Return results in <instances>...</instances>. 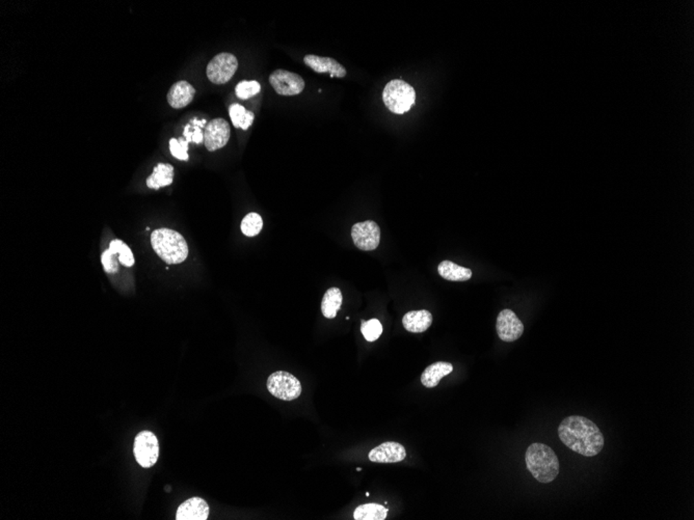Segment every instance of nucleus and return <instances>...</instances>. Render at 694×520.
<instances>
[{"instance_id":"obj_1","label":"nucleus","mask_w":694,"mask_h":520,"mask_svg":"<svg viewBox=\"0 0 694 520\" xmlns=\"http://www.w3.org/2000/svg\"><path fill=\"white\" fill-rule=\"evenodd\" d=\"M558 436L565 446L585 457L597 456L605 444L600 428L580 415L563 419L558 427Z\"/></svg>"},{"instance_id":"obj_2","label":"nucleus","mask_w":694,"mask_h":520,"mask_svg":"<svg viewBox=\"0 0 694 520\" xmlns=\"http://www.w3.org/2000/svg\"><path fill=\"white\" fill-rule=\"evenodd\" d=\"M525 461L527 470L538 482L548 484L558 476L560 468L558 457L547 444L540 442L530 444L526 451Z\"/></svg>"},{"instance_id":"obj_3","label":"nucleus","mask_w":694,"mask_h":520,"mask_svg":"<svg viewBox=\"0 0 694 520\" xmlns=\"http://www.w3.org/2000/svg\"><path fill=\"white\" fill-rule=\"evenodd\" d=\"M151 246L157 256L167 264H180L189 256L185 237L171 228L155 230L151 235Z\"/></svg>"},{"instance_id":"obj_4","label":"nucleus","mask_w":694,"mask_h":520,"mask_svg":"<svg viewBox=\"0 0 694 520\" xmlns=\"http://www.w3.org/2000/svg\"><path fill=\"white\" fill-rule=\"evenodd\" d=\"M383 100L386 107L396 114H403L410 111L415 105L416 91L413 87L401 80L394 79L390 81L383 91Z\"/></svg>"},{"instance_id":"obj_5","label":"nucleus","mask_w":694,"mask_h":520,"mask_svg":"<svg viewBox=\"0 0 694 520\" xmlns=\"http://www.w3.org/2000/svg\"><path fill=\"white\" fill-rule=\"evenodd\" d=\"M267 389L273 397L283 401H293L302 393V384L297 377L285 371L273 373L267 379Z\"/></svg>"},{"instance_id":"obj_6","label":"nucleus","mask_w":694,"mask_h":520,"mask_svg":"<svg viewBox=\"0 0 694 520\" xmlns=\"http://www.w3.org/2000/svg\"><path fill=\"white\" fill-rule=\"evenodd\" d=\"M238 69V61L232 53L222 52L210 61L206 73L214 85H224L234 76Z\"/></svg>"},{"instance_id":"obj_7","label":"nucleus","mask_w":694,"mask_h":520,"mask_svg":"<svg viewBox=\"0 0 694 520\" xmlns=\"http://www.w3.org/2000/svg\"><path fill=\"white\" fill-rule=\"evenodd\" d=\"M134 456L140 466L152 468L159 456V444L156 435L150 431H143L134 440Z\"/></svg>"},{"instance_id":"obj_8","label":"nucleus","mask_w":694,"mask_h":520,"mask_svg":"<svg viewBox=\"0 0 694 520\" xmlns=\"http://www.w3.org/2000/svg\"><path fill=\"white\" fill-rule=\"evenodd\" d=\"M352 238L355 246L361 250L370 252L377 250L381 241V228L372 220L358 222L352 228Z\"/></svg>"},{"instance_id":"obj_9","label":"nucleus","mask_w":694,"mask_h":520,"mask_svg":"<svg viewBox=\"0 0 694 520\" xmlns=\"http://www.w3.org/2000/svg\"><path fill=\"white\" fill-rule=\"evenodd\" d=\"M269 83L281 96H295L305 89V81L299 75L289 71L275 70L269 76Z\"/></svg>"},{"instance_id":"obj_10","label":"nucleus","mask_w":694,"mask_h":520,"mask_svg":"<svg viewBox=\"0 0 694 520\" xmlns=\"http://www.w3.org/2000/svg\"><path fill=\"white\" fill-rule=\"evenodd\" d=\"M231 136V128L226 120H211L206 125L204 133V144L209 152L220 150L228 144Z\"/></svg>"},{"instance_id":"obj_11","label":"nucleus","mask_w":694,"mask_h":520,"mask_svg":"<svg viewBox=\"0 0 694 520\" xmlns=\"http://www.w3.org/2000/svg\"><path fill=\"white\" fill-rule=\"evenodd\" d=\"M496 329L503 342L512 343L522 336L524 325L512 310H503L498 315Z\"/></svg>"},{"instance_id":"obj_12","label":"nucleus","mask_w":694,"mask_h":520,"mask_svg":"<svg viewBox=\"0 0 694 520\" xmlns=\"http://www.w3.org/2000/svg\"><path fill=\"white\" fill-rule=\"evenodd\" d=\"M407 457V451L398 442H387L369 452L368 458L377 464H397Z\"/></svg>"},{"instance_id":"obj_13","label":"nucleus","mask_w":694,"mask_h":520,"mask_svg":"<svg viewBox=\"0 0 694 520\" xmlns=\"http://www.w3.org/2000/svg\"><path fill=\"white\" fill-rule=\"evenodd\" d=\"M304 63L316 73H328L330 77L343 78L346 76V70L342 65L339 64L330 57H322L317 55L308 54L304 58Z\"/></svg>"},{"instance_id":"obj_14","label":"nucleus","mask_w":694,"mask_h":520,"mask_svg":"<svg viewBox=\"0 0 694 520\" xmlns=\"http://www.w3.org/2000/svg\"><path fill=\"white\" fill-rule=\"evenodd\" d=\"M209 516V506L201 497H191L179 506L177 520H206Z\"/></svg>"},{"instance_id":"obj_15","label":"nucleus","mask_w":694,"mask_h":520,"mask_svg":"<svg viewBox=\"0 0 694 520\" xmlns=\"http://www.w3.org/2000/svg\"><path fill=\"white\" fill-rule=\"evenodd\" d=\"M196 89L191 83L181 80L174 83L167 95V102L171 107L181 109L193 102Z\"/></svg>"},{"instance_id":"obj_16","label":"nucleus","mask_w":694,"mask_h":520,"mask_svg":"<svg viewBox=\"0 0 694 520\" xmlns=\"http://www.w3.org/2000/svg\"><path fill=\"white\" fill-rule=\"evenodd\" d=\"M402 324L408 332L421 334L432 326V315L426 310L409 312L402 318Z\"/></svg>"},{"instance_id":"obj_17","label":"nucleus","mask_w":694,"mask_h":520,"mask_svg":"<svg viewBox=\"0 0 694 520\" xmlns=\"http://www.w3.org/2000/svg\"><path fill=\"white\" fill-rule=\"evenodd\" d=\"M453 366L450 362H437L425 369L421 375V382L428 389H432L439 385L443 377L452 373Z\"/></svg>"},{"instance_id":"obj_18","label":"nucleus","mask_w":694,"mask_h":520,"mask_svg":"<svg viewBox=\"0 0 694 520\" xmlns=\"http://www.w3.org/2000/svg\"><path fill=\"white\" fill-rule=\"evenodd\" d=\"M174 167L171 164L159 163L154 167L152 175L147 179V186L149 188L158 191L161 187L169 186L173 183Z\"/></svg>"},{"instance_id":"obj_19","label":"nucleus","mask_w":694,"mask_h":520,"mask_svg":"<svg viewBox=\"0 0 694 520\" xmlns=\"http://www.w3.org/2000/svg\"><path fill=\"white\" fill-rule=\"evenodd\" d=\"M441 277L450 281H466L472 277V270L459 266L451 261H443L438 267Z\"/></svg>"},{"instance_id":"obj_20","label":"nucleus","mask_w":694,"mask_h":520,"mask_svg":"<svg viewBox=\"0 0 694 520\" xmlns=\"http://www.w3.org/2000/svg\"><path fill=\"white\" fill-rule=\"evenodd\" d=\"M342 293L339 288H330L324 293V299L322 301V315L326 319H334L336 317L337 312L340 310L342 305Z\"/></svg>"},{"instance_id":"obj_21","label":"nucleus","mask_w":694,"mask_h":520,"mask_svg":"<svg viewBox=\"0 0 694 520\" xmlns=\"http://www.w3.org/2000/svg\"><path fill=\"white\" fill-rule=\"evenodd\" d=\"M231 121L235 128H242V130H248L254 123V112L246 110L240 104H232L229 108Z\"/></svg>"},{"instance_id":"obj_22","label":"nucleus","mask_w":694,"mask_h":520,"mask_svg":"<svg viewBox=\"0 0 694 520\" xmlns=\"http://www.w3.org/2000/svg\"><path fill=\"white\" fill-rule=\"evenodd\" d=\"M388 510L379 503H364L359 506L354 512L356 520H385Z\"/></svg>"},{"instance_id":"obj_23","label":"nucleus","mask_w":694,"mask_h":520,"mask_svg":"<svg viewBox=\"0 0 694 520\" xmlns=\"http://www.w3.org/2000/svg\"><path fill=\"white\" fill-rule=\"evenodd\" d=\"M109 250L118 254L119 262L123 266L132 267L134 263H136L134 254H132L129 246L125 242L122 241V240H112L109 244Z\"/></svg>"},{"instance_id":"obj_24","label":"nucleus","mask_w":694,"mask_h":520,"mask_svg":"<svg viewBox=\"0 0 694 520\" xmlns=\"http://www.w3.org/2000/svg\"><path fill=\"white\" fill-rule=\"evenodd\" d=\"M263 228V220L259 214L250 213L242 219V232L248 237H254L260 233Z\"/></svg>"},{"instance_id":"obj_25","label":"nucleus","mask_w":694,"mask_h":520,"mask_svg":"<svg viewBox=\"0 0 694 520\" xmlns=\"http://www.w3.org/2000/svg\"><path fill=\"white\" fill-rule=\"evenodd\" d=\"M260 83L255 80L242 81L235 87L236 96L242 100L250 99V98L254 97L257 94L260 93Z\"/></svg>"},{"instance_id":"obj_26","label":"nucleus","mask_w":694,"mask_h":520,"mask_svg":"<svg viewBox=\"0 0 694 520\" xmlns=\"http://www.w3.org/2000/svg\"><path fill=\"white\" fill-rule=\"evenodd\" d=\"M361 332L363 336L368 342H375L381 336L383 332V326L377 319H371L369 321H362Z\"/></svg>"},{"instance_id":"obj_27","label":"nucleus","mask_w":694,"mask_h":520,"mask_svg":"<svg viewBox=\"0 0 694 520\" xmlns=\"http://www.w3.org/2000/svg\"><path fill=\"white\" fill-rule=\"evenodd\" d=\"M189 142L185 138H171L169 140V151L175 158L179 160H189Z\"/></svg>"},{"instance_id":"obj_28","label":"nucleus","mask_w":694,"mask_h":520,"mask_svg":"<svg viewBox=\"0 0 694 520\" xmlns=\"http://www.w3.org/2000/svg\"><path fill=\"white\" fill-rule=\"evenodd\" d=\"M101 263L106 273H116L119 271V257L108 248L102 254Z\"/></svg>"},{"instance_id":"obj_29","label":"nucleus","mask_w":694,"mask_h":520,"mask_svg":"<svg viewBox=\"0 0 694 520\" xmlns=\"http://www.w3.org/2000/svg\"><path fill=\"white\" fill-rule=\"evenodd\" d=\"M193 130L191 131V124L185 126V132H183V136H185V140L189 142H195V144H202L204 142V134L202 132V128L198 127V126H193Z\"/></svg>"},{"instance_id":"obj_30","label":"nucleus","mask_w":694,"mask_h":520,"mask_svg":"<svg viewBox=\"0 0 694 520\" xmlns=\"http://www.w3.org/2000/svg\"><path fill=\"white\" fill-rule=\"evenodd\" d=\"M191 123L193 124V126H198V127L204 128V125H205V124H207V120H201V121H199V120L198 119H193L191 120Z\"/></svg>"}]
</instances>
